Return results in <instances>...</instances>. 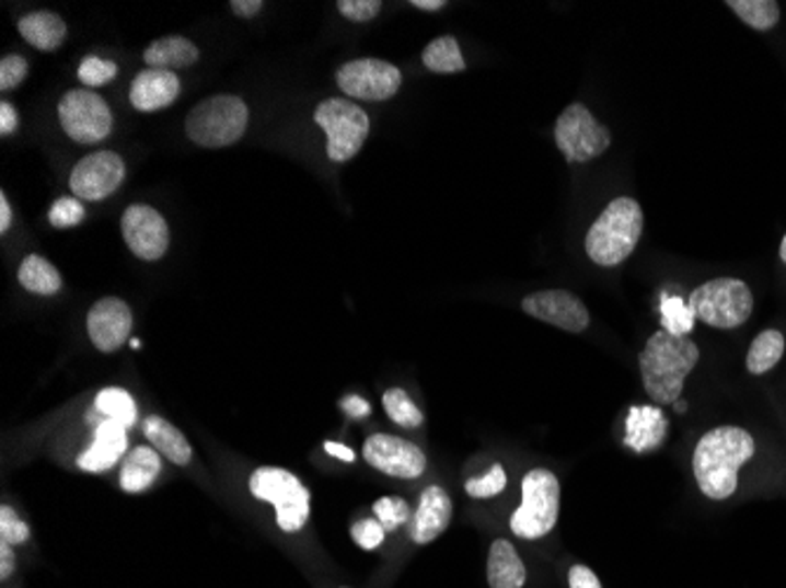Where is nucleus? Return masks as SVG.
<instances>
[{
  "label": "nucleus",
  "mask_w": 786,
  "mask_h": 588,
  "mask_svg": "<svg viewBox=\"0 0 786 588\" xmlns=\"http://www.w3.org/2000/svg\"><path fill=\"white\" fill-rule=\"evenodd\" d=\"M756 452V440L740 426H716L704 434L693 454L695 481L704 497L730 499L740 485V469Z\"/></svg>",
  "instance_id": "1"
},
{
  "label": "nucleus",
  "mask_w": 786,
  "mask_h": 588,
  "mask_svg": "<svg viewBox=\"0 0 786 588\" xmlns=\"http://www.w3.org/2000/svg\"><path fill=\"white\" fill-rule=\"evenodd\" d=\"M700 362V346L690 337L669 335L659 327L643 346L638 368L643 389L657 405H675L681 401L687 374Z\"/></svg>",
  "instance_id": "2"
},
{
  "label": "nucleus",
  "mask_w": 786,
  "mask_h": 588,
  "mask_svg": "<svg viewBox=\"0 0 786 588\" xmlns=\"http://www.w3.org/2000/svg\"><path fill=\"white\" fill-rule=\"evenodd\" d=\"M643 233V210L636 198H615L587 233V254L599 266H620L632 257Z\"/></svg>",
  "instance_id": "3"
},
{
  "label": "nucleus",
  "mask_w": 786,
  "mask_h": 588,
  "mask_svg": "<svg viewBox=\"0 0 786 588\" xmlns=\"http://www.w3.org/2000/svg\"><path fill=\"white\" fill-rule=\"evenodd\" d=\"M247 104L235 94H215L203 100L186 116V135L203 149H224L247 130Z\"/></svg>",
  "instance_id": "4"
},
{
  "label": "nucleus",
  "mask_w": 786,
  "mask_h": 588,
  "mask_svg": "<svg viewBox=\"0 0 786 588\" xmlns=\"http://www.w3.org/2000/svg\"><path fill=\"white\" fill-rule=\"evenodd\" d=\"M521 506L511 516V532L521 539H542L560 514V483L548 469H532L521 481Z\"/></svg>",
  "instance_id": "5"
},
{
  "label": "nucleus",
  "mask_w": 786,
  "mask_h": 588,
  "mask_svg": "<svg viewBox=\"0 0 786 588\" xmlns=\"http://www.w3.org/2000/svg\"><path fill=\"white\" fill-rule=\"evenodd\" d=\"M690 309L716 330L742 327L753 311V295L740 278H714L690 292Z\"/></svg>",
  "instance_id": "6"
},
{
  "label": "nucleus",
  "mask_w": 786,
  "mask_h": 588,
  "mask_svg": "<svg viewBox=\"0 0 786 588\" xmlns=\"http://www.w3.org/2000/svg\"><path fill=\"white\" fill-rule=\"evenodd\" d=\"M250 492L276 508V522L282 532H300L311 511V495L302 481L286 469L262 466L250 479Z\"/></svg>",
  "instance_id": "7"
},
{
  "label": "nucleus",
  "mask_w": 786,
  "mask_h": 588,
  "mask_svg": "<svg viewBox=\"0 0 786 588\" xmlns=\"http://www.w3.org/2000/svg\"><path fill=\"white\" fill-rule=\"evenodd\" d=\"M313 120L327 135V158L333 163H347L356 158L370 132L368 114L351 100L335 97L321 102Z\"/></svg>",
  "instance_id": "8"
},
{
  "label": "nucleus",
  "mask_w": 786,
  "mask_h": 588,
  "mask_svg": "<svg viewBox=\"0 0 786 588\" xmlns=\"http://www.w3.org/2000/svg\"><path fill=\"white\" fill-rule=\"evenodd\" d=\"M556 147L570 163H587L610 149V130L585 104H570L556 120Z\"/></svg>",
  "instance_id": "9"
},
{
  "label": "nucleus",
  "mask_w": 786,
  "mask_h": 588,
  "mask_svg": "<svg viewBox=\"0 0 786 588\" xmlns=\"http://www.w3.org/2000/svg\"><path fill=\"white\" fill-rule=\"evenodd\" d=\"M59 123L78 145H97L114 130V114L102 94L88 88L69 90L59 102Z\"/></svg>",
  "instance_id": "10"
},
{
  "label": "nucleus",
  "mask_w": 786,
  "mask_h": 588,
  "mask_svg": "<svg viewBox=\"0 0 786 588\" xmlns=\"http://www.w3.org/2000/svg\"><path fill=\"white\" fill-rule=\"evenodd\" d=\"M403 73L384 59H354L337 71L339 90L351 100L386 102L401 90Z\"/></svg>",
  "instance_id": "11"
},
{
  "label": "nucleus",
  "mask_w": 786,
  "mask_h": 588,
  "mask_svg": "<svg viewBox=\"0 0 786 588\" xmlns=\"http://www.w3.org/2000/svg\"><path fill=\"white\" fill-rule=\"evenodd\" d=\"M123 241L135 257L145 262H159L170 247V229L165 217L145 203H135L120 219Z\"/></svg>",
  "instance_id": "12"
},
{
  "label": "nucleus",
  "mask_w": 786,
  "mask_h": 588,
  "mask_svg": "<svg viewBox=\"0 0 786 588\" xmlns=\"http://www.w3.org/2000/svg\"><path fill=\"white\" fill-rule=\"evenodd\" d=\"M363 459L372 469L391 475V479L413 481L427 471V454L415 442L398 436H370L363 445Z\"/></svg>",
  "instance_id": "13"
},
{
  "label": "nucleus",
  "mask_w": 786,
  "mask_h": 588,
  "mask_svg": "<svg viewBox=\"0 0 786 588\" xmlns=\"http://www.w3.org/2000/svg\"><path fill=\"white\" fill-rule=\"evenodd\" d=\"M125 180V163L114 151H94L71 172V194L81 200H104Z\"/></svg>",
  "instance_id": "14"
},
{
  "label": "nucleus",
  "mask_w": 786,
  "mask_h": 588,
  "mask_svg": "<svg viewBox=\"0 0 786 588\" xmlns=\"http://www.w3.org/2000/svg\"><path fill=\"white\" fill-rule=\"evenodd\" d=\"M521 307L528 315L538 318V321L560 327L565 332H573V335L585 332L591 323V315L589 309L585 307V301L568 290L532 292L523 299Z\"/></svg>",
  "instance_id": "15"
},
{
  "label": "nucleus",
  "mask_w": 786,
  "mask_h": 588,
  "mask_svg": "<svg viewBox=\"0 0 786 588\" xmlns=\"http://www.w3.org/2000/svg\"><path fill=\"white\" fill-rule=\"evenodd\" d=\"M132 311L118 297H104L88 313V335L102 354H114L128 342Z\"/></svg>",
  "instance_id": "16"
},
{
  "label": "nucleus",
  "mask_w": 786,
  "mask_h": 588,
  "mask_svg": "<svg viewBox=\"0 0 786 588\" xmlns=\"http://www.w3.org/2000/svg\"><path fill=\"white\" fill-rule=\"evenodd\" d=\"M452 520V499L443 487L429 485L421 492L417 511L407 522V534L415 544H431L443 534Z\"/></svg>",
  "instance_id": "17"
},
{
  "label": "nucleus",
  "mask_w": 786,
  "mask_h": 588,
  "mask_svg": "<svg viewBox=\"0 0 786 588\" xmlns=\"http://www.w3.org/2000/svg\"><path fill=\"white\" fill-rule=\"evenodd\" d=\"M669 419L659 405H634L626 415L624 445L638 454L655 452L664 445Z\"/></svg>",
  "instance_id": "18"
},
{
  "label": "nucleus",
  "mask_w": 786,
  "mask_h": 588,
  "mask_svg": "<svg viewBox=\"0 0 786 588\" xmlns=\"http://www.w3.org/2000/svg\"><path fill=\"white\" fill-rule=\"evenodd\" d=\"M180 78L175 71H163V69H145L137 73L130 88V104L137 111H161L170 104H175L180 97Z\"/></svg>",
  "instance_id": "19"
},
{
  "label": "nucleus",
  "mask_w": 786,
  "mask_h": 588,
  "mask_svg": "<svg viewBox=\"0 0 786 588\" xmlns=\"http://www.w3.org/2000/svg\"><path fill=\"white\" fill-rule=\"evenodd\" d=\"M128 450V428L116 419H104L94 428V442L78 457V466L90 473H102L118 464Z\"/></svg>",
  "instance_id": "20"
},
{
  "label": "nucleus",
  "mask_w": 786,
  "mask_h": 588,
  "mask_svg": "<svg viewBox=\"0 0 786 588\" xmlns=\"http://www.w3.org/2000/svg\"><path fill=\"white\" fill-rule=\"evenodd\" d=\"M528 581L525 565L509 539H495L487 555V584L490 588H523Z\"/></svg>",
  "instance_id": "21"
},
{
  "label": "nucleus",
  "mask_w": 786,
  "mask_h": 588,
  "mask_svg": "<svg viewBox=\"0 0 786 588\" xmlns=\"http://www.w3.org/2000/svg\"><path fill=\"white\" fill-rule=\"evenodd\" d=\"M18 28L28 45H34L36 50L43 53L59 50L61 43L67 38V22L61 20L59 14L47 10L24 14Z\"/></svg>",
  "instance_id": "22"
},
{
  "label": "nucleus",
  "mask_w": 786,
  "mask_h": 588,
  "mask_svg": "<svg viewBox=\"0 0 786 588\" xmlns=\"http://www.w3.org/2000/svg\"><path fill=\"white\" fill-rule=\"evenodd\" d=\"M200 57L198 45L184 36H165L153 41L145 50V61L149 69H163V71H175L192 67Z\"/></svg>",
  "instance_id": "23"
},
{
  "label": "nucleus",
  "mask_w": 786,
  "mask_h": 588,
  "mask_svg": "<svg viewBox=\"0 0 786 588\" xmlns=\"http://www.w3.org/2000/svg\"><path fill=\"white\" fill-rule=\"evenodd\" d=\"M145 436L155 450L165 454V459H170L172 464L186 466L188 462H192V457H194L192 445H188V440L184 438V434L177 426H172L163 417H155V415L147 417Z\"/></svg>",
  "instance_id": "24"
},
{
  "label": "nucleus",
  "mask_w": 786,
  "mask_h": 588,
  "mask_svg": "<svg viewBox=\"0 0 786 588\" xmlns=\"http://www.w3.org/2000/svg\"><path fill=\"white\" fill-rule=\"evenodd\" d=\"M161 473V457L153 448H147V445H139L135 448L128 459H123V469H120V487L125 492H145L147 487L153 485V481L159 479Z\"/></svg>",
  "instance_id": "25"
},
{
  "label": "nucleus",
  "mask_w": 786,
  "mask_h": 588,
  "mask_svg": "<svg viewBox=\"0 0 786 588\" xmlns=\"http://www.w3.org/2000/svg\"><path fill=\"white\" fill-rule=\"evenodd\" d=\"M18 278L22 283V288L28 290L31 295L53 297L61 290L59 272L45 257H41V254H28L20 266Z\"/></svg>",
  "instance_id": "26"
},
{
  "label": "nucleus",
  "mask_w": 786,
  "mask_h": 588,
  "mask_svg": "<svg viewBox=\"0 0 786 588\" xmlns=\"http://www.w3.org/2000/svg\"><path fill=\"white\" fill-rule=\"evenodd\" d=\"M784 348H786V339L779 330H763L749 346L747 370L751 374L770 372L782 360Z\"/></svg>",
  "instance_id": "27"
},
{
  "label": "nucleus",
  "mask_w": 786,
  "mask_h": 588,
  "mask_svg": "<svg viewBox=\"0 0 786 588\" xmlns=\"http://www.w3.org/2000/svg\"><path fill=\"white\" fill-rule=\"evenodd\" d=\"M424 67L434 73H460L466 69V59L460 50L458 38L452 36H440L431 41L421 53Z\"/></svg>",
  "instance_id": "28"
},
{
  "label": "nucleus",
  "mask_w": 786,
  "mask_h": 588,
  "mask_svg": "<svg viewBox=\"0 0 786 588\" xmlns=\"http://www.w3.org/2000/svg\"><path fill=\"white\" fill-rule=\"evenodd\" d=\"M94 410L100 412L104 419H116L125 428H132L137 424V403L125 389L108 387L97 393Z\"/></svg>",
  "instance_id": "29"
},
{
  "label": "nucleus",
  "mask_w": 786,
  "mask_h": 588,
  "mask_svg": "<svg viewBox=\"0 0 786 588\" xmlns=\"http://www.w3.org/2000/svg\"><path fill=\"white\" fill-rule=\"evenodd\" d=\"M659 313H662V330L675 337H687L695 330L697 315L690 309L685 299L675 295H662L659 299Z\"/></svg>",
  "instance_id": "30"
},
{
  "label": "nucleus",
  "mask_w": 786,
  "mask_h": 588,
  "mask_svg": "<svg viewBox=\"0 0 786 588\" xmlns=\"http://www.w3.org/2000/svg\"><path fill=\"white\" fill-rule=\"evenodd\" d=\"M728 8L756 31H770L779 22V5L775 0H730Z\"/></svg>",
  "instance_id": "31"
},
{
  "label": "nucleus",
  "mask_w": 786,
  "mask_h": 588,
  "mask_svg": "<svg viewBox=\"0 0 786 588\" xmlns=\"http://www.w3.org/2000/svg\"><path fill=\"white\" fill-rule=\"evenodd\" d=\"M384 412L389 415L391 422H396L403 428H417L424 422V412L413 403L407 391L393 387L384 391Z\"/></svg>",
  "instance_id": "32"
},
{
  "label": "nucleus",
  "mask_w": 786,
  "mask_h": 588,
  "mask_svg": "<svg viewBox=\"0 0 786 588\" xmlns=\"http://www.w3.org/2000/svg\"><path fill=\"white\" fill-rule=\"evenodd\" d=\"M374 518L382 522L386 532H396L405 522H411V504L401 497H382L374 501Z\"/></svg>",
  "instance_id": "33"
},
{
  "label": "nucleus",
  "mask_w": 786,
  "mask_h": 588,
  "mask_svg": "<svg viewBox=\"0 0 786 588\" xmlns=\"http://www.w3.org/2000/svg\"><path fill=\"white\" fill-rule=\"evenodd\" d=\"M118 76V64L112 59H100V57H85L78 67V78L81 83L90 90V88H100L106 85L108 81H114Z\"/></svg>",
  "instance_id": "34"
},
{
  "label": "nucleus",
  "mask_w": 786,
  "mask_h": 588,
  "mask_svg": "<svg viewBox=\"0 0 786 588\" xmlns=\"http://www.w3.org/2000/svg\"><path fill=\"white\" fill-rule=\"evenodd\" d=\"M509 479H507V471L501 464H495L490 471H487L485 475H478V479H471L466 481L464 489L469 497L474 499H487V497H495L499 495L501 489L507 487Z\"/></svg>",
  "instance_id": "35"
},
{
  "label": "nucleus",
  "mask_w": 786,
  "mask_h": 588,
  "mask_svg": "<svg viewBox=\"0 0 786 588\" xmlns=\"http://www.w3.org/2000/svg\"><path fill=\"white\" fill-rule=\"evenodd\" d=\"M47 219H50V224L55 229H71L76 224H81V221L85 219L83 200L76 196H65V198L55 200L50 212H47Z\"/></svg>",
  "instance_id": "36"
},
{
  "label": "nucleus",
  "mask_w": 786,
  "mask_h": 588,
  "mask_svg": "<svg viewBox=\"0 0 786 588\" xmlns=\"http://www.w3.org/2000/svg\"><path fill=\"white\" fill-rule=\"evenodd\" d=\"M28 534H31L28 526L18 514L12 511L10 506L0 508V539H3V542L18 546V544L26 542Z\"/></svg>",
  "instance_id": "37"
},
{
  "label": "nucleus",
  "mask_w": 786,
  "mask_h": 588,
  "mask_svg": "<svg viewBox=\"0 0 786 588\" xmlns=\"http://www.w3.org/2000/svg\"><path fill=\"white\" fill-rule=\"evenodd\" d=\"M351 537H354V542H356L360 549L372 551V549H377V546H382L384 537H386V530L382 528V522L377 520V518H366V520L354 522Z\"/></svg>",
  "instance_id": "38"
},
{
  "label": "nucleus",
  "mask_w": 786,
  "mask_h": 588,
  "mask_svg": "<svg viewBox=\"0 0 786 588\" xmlns=\"http://www.w3.org/2000/svg\"><path fill=\"white\" fill-rule=\"evenodd\" d=\"M28 73V61L22 55H8L0 61V90L20 88Z\"/></svg>",
  "instance_id": "39"
},
{
  "label": "nucleus",
  "mask_w": 786,
  "mask_h": 588,
  "mask_svg": "<svg viewBox=\"0 0 786 588\" xmlns=\"http://www.w3.org/2000/svg\"><path fill=\"white\" fill-rule=\"evenodd\" d=\"M380 0H339L337 10L351 22H370L382 12Z\"/></svg>",
  "instance_id": "40"
},
{
  "label": "nucleus",
  "mask_w": 786,
  "mask_h": 588,
  "mask_svg": "<svg viewBox=\"0 0 786 588\" xmlns=\"http://www.w3.org/2000/svg\"><path fill=\"white\" fill-rule=\"evenodd\" d=\"M568 586L570 588H603L601 579L596 577V572L587 565H573L568 572Z\"/></svg>",
  "instance_id": "41"
},
{
  "label": "nucleus",
  "mask_w": 786,
  "mask_h": 588,
  "mask_svg": "<svg viewBox=\"0 0 786 588\" xmlns=\"http://www.w3.org/2000/svg\"><path fill=\"white\" fill-rule=\"evenodd\" d=\"M18 127H20L18 108H14L10 102H3L0 104V135L8 137L12 132H18Z\"/></svg>",
  "instance_id": "42"
},
{
  "label": "nucleus",
  "mask_w": 786,
  "mask_h": 588,
  "mask_svg": "<svg viewBox=\"0 0 786 588\" xmlns=\"http://www.w3.org/2000/svg\"><path fill=\"white\" fill-rule=\"evenodd\" d=\"M262 8H264L262 0H231L233 14H235V18H243V20L255 18V14H259Z\"/></svg>",
  "instance_id": "43"
},
{
  "label": "nucleus",
  "mask_w": 786,
  "mask_h": 588,
  "mask_svg": "<svg viewBox=\"0 0 786 588\" xmlns=\"http://www.w3.org/2000/svg\"><path fill=\"white\" fill-rule=\"evenodd\" d=\"M14 565H18V561H14V553H12V544L3 542L0 539V579H10L12 572H14Z\"/></svg>",
  "instance_id": "44"
},
{
  "label": "nucleus",
  "mask_w": 786,
  "mask_h": 588,
  "mask_svg": "<svg viewBox=\"0 0 786 588\" xmlns=\"http://www.w3.org/2000/svg\"><path fill=\"white\" fill-rule=\"evenodd\" d=\"M342 410L347 412V415L354 417V419L368 417L370 415V403H366L363 399H358V395H349V399L342 401Z\"/></svg>",
  "instance_id": "45"
},
{
  "label": "nucleus",
  "mask_w": 786,
  "mask_h": 588,
  "mask_svg": "<svg viewBox=\"0 0 786 588\" xmlns=\"http://www.w3.org/2000/svg\"><path fill=\"white\" fill-rule=\"evenodd\" d=\"M325 452L337 457V459H342V462H356V452H354L351 448H347V445H342V442L327 440V442H325Z\"/></svg>",
  "instance_id": "46"
},
{
  "label": "nucleus",
  "mask_w": 786,
  "mask_h": 588,
  "mask_svg": "<svg viewBox=\"0 0 786 588\" xmlns=\"http://www.w3.org/2000/svg\"><path fill=\"white\" fill-rule=\"evenodd\" d=\"M12 227V208L8 203V196L0 194V233H8Z\"/></svg>",
  "instance_id": "47"
},
{
  "label": "nucleus",
  "mask_w": 786,
  "mask_h": 588,
  "mask_svg": "<svg viewBox=\"0 0 786 588\" xmlns=\"http://www.w3.org/2000/svg\"><path fill=\"white\" fill-rule=\"evenodd\" d=\"M413 8H419V10L434 12V10L446 8V0H413Z\"/></svg>",
  "instance_id": "48"
},
{
  "label": "nucleus",
  "mask_w": 786,
  "mask_h": 588,
  "mask_svg": "<svg viewBox=\"0 0 786 588\" xmlns=\"http://www.w3.org/2000/svg\"><path fill=\"white\" fill-rule=\"evenodd\" d=\"M779 260L786 264V233L782 238V245H779Z\"/></svg>",
  "instance_id": "49"
},
{
  "label": "nucleus",
  "mask_w": 786,
  "mask_h": 588,
  "mask_svg": "<svg viewBox=\"0 0 786 588\" xmlns=\"http://www.w3.org/2000/svg\"><path fill=\"white\" fill-rule=\"evenodd\" d=\"M675 410H679V412H685V403H683V401H679V403H675Z\"/></svg>",
  "instance_id": "50"
},
{
  "label": "nucleus",
  "mask_w": 786,
  "mask_h": 588,
  "mask_svg": "<svg viewBox=\"0 0 786 588\" xmlns=\"http://www.w3.org/2000/svg\"><path fill=\"white\" fill-rule=\"evenodd\" d=\"M139 344H141L139 339H130V346H132V348H139Z\"/></svg>",
  "instance_id": "51"
},
{
  "label": "nucleus",
  "mask_w": 786,
  "mask_h": 588,
  "mask_svg": "<svg viewBox=\"0 0 786 588\" xmlns=\"http://www.w3.org/2000/svg\"><path fill=\"white\" fill-rule=\"evenodd\" d=\"M342 588H347V586H342Z\"/></svg>",
  "instance_id": "52"
}]
</instances>
